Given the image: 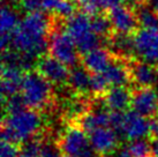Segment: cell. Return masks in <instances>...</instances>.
I'll list each match as a JSON object with an SVG mask.
<instances>
[{
  "instance_id": "cell-1",
  "label": "cell",
  "mask_w": 158,
  "mask_h": 157,
  "mask_svg": "<svg viewBox=\"0 0 158 157\" xmlns=\"http://www.w3.org/2000/svg\"><path fill=\"white\" fill-rule=\"evenodd\" d=\"M54 21L56 16L46 12L28 13L12 32L10 48L36 58L48 53L50 32Z\"/></svg>"
},
{
  "instance_id": "cell-2",
  "label": "cell",
  "mask_w": 158,
  "mask_h": 157,
  "mask_svg": "<svg viewBox=\"0 0 158 157\" xmlns=\"http://www.w3.org/2000/svg\"><path fill=\"white\" fill-rule=\"evenodd\" d=\"M42 112L26 109L4 114L1 122V140L20 144L26 140L34 138L43 132L44 122Z\"/></svg>"
},
{
  "instance_id": "cell-3",
  "label": "cell",
  "mask_w": 158,
  "mask_h": 157,
  "mask_svg": "<svg viewBox=\"0 0 158 157\" xmlns=\"http://www.w3.org/2000/svg\"><path fill=\"white\" fill-rule=\"evenodd\" d=\"M21 94L27 106L30 109L48 112L56 108L54 86L36 68L24 73Z\"/></svg>"
},
{
  "instance_id": "cell-4",
  "label": "cell",
  "mask_w": 158,
  "mask_h": 157,
  "mask_svg": "<svg viewBox=\"0 0 158 157\" xmlns=\"http://www.w3.org/2000/svg\"><path fill=\"white\" fill-rule=\"evenodd\" d=\"M48 53L69 68L81 64V53L74 39L65 28V20L58 16H56L54 26L50 32Z\"/></svg>"
},
{
  "instance_id": "cell-5",
  "label": "cell",
  "mask_w": 158,
  "mask_h": 157,
  "mask_svg": "<svg viewBox=\"0 0 158 157\" xmlns=\"http://www.w3.org/2000/svg\"><path fill=\"white\" fill-rule=\"evenodd\" d=\"M65 28L74 39L81 56L94 49L105 46V42L101 36L92 30L91 15L83 11H77L70 18L65 20Z\"/></svg>"
},
{
  "instance_id": "cell-6",
  "label": "cell",
  "mask_w": 158,
  "mask_h": 157,
  "mask_svg": "<svg viewBox=\"0 0 158 157\" xmlns=\"http://www.w3.org/2000/svg\"><path fill=\"white\" fill-rule=\"evenodd\" d=\"M57 140L65 156L101 157L94 148L88 133L75 124H69L64 128Z\"/></svg>"
},
{
  "instance_id": "cell-7",
  "label": "cell",
  "mask_w": 158,
  "mask_h": 157,
  "mask_svg": "<svg viewBox=\"0 0 158 157\" xmlns=\"http://www.w3.org/2000/svg\"><path fill=\"white\" fill-rule=\"evenodd\" d=\"M136 58L158 66V29L140 28L134 34Z\"/></svg>"
},
{
  "instance_id": "cell-8",
  "label": "cell",
  "mask_w": 158,
  "mask_h": 157,
  "mask_svg": "<svg viewBox=\"0 0 158 157\" xmlns=\"http://www.w3.org/2000/svg\"><path fill=\"white\" fill-rule=\"evenodd\" d=\"M36 70H40L54 86V88L66 86L68 82L70 68L60 60H58L57 58L51 56L50 53H46L38 58Z\"/></svg>"
},
{
  "instance_id": "cell-9",
  "label": "cell",
  "mask_w": 158,
  "mask_h": 157,
  "mask_svg": "<svg viewBox=\"0 0 158 157\" xmlns=\"http://www.w3.org/2000/svg\"><path fill=\"white\" fill-rule=\"evenodd\" d=\"M106 14L112 23L114 32L134 35L141 28L134 8L127 6L126 4L115 6L112 9L107 11Z\"/></svg>"
},
{
  "instance_id": "cell-10",
  "label": "cell",
  "mask_w": 158,
  "mask_h": 157,
  "mask_svg": "<svg viewBox=\"0 0 158 157\" xmlns=\"http://www.w3.org/2000/svg\"><path fill=\"white\" fill-rule=\"evenodd\" d=\"M131 109L149 119L158 117V92L154 87H137L133 89Z\"/></svg>"
},
{
  "instance_id": "cell-11",
  "label": "cell",
  "mask_w": 158,
  "mask_h": 157,
  "mask_svg": "<svg viewBox=\"0 0 158 157\" xmlns=\"http://www.w3.org/2000/svg\"><path fill=\"white\" fill-rule=\"evenodd\" d=\"M132 83L137 87H152L158 83V66L134 58L128 62Z\"/></svg>"
},
{
  "instance_id": "cell-12",
  "label": "cell",
  "mask_w": 158,
  "mask_h": 157,
  "mask_svg": "<svg viewBox=\"0 0 158 157\" xmlns=\"http://www.w3.org/2000/svg\"><path fill=\"white\" fill-rule=\"evenodd\" d=\"M89 138L94 148L101 156H109L113 154L120 146L117 133L112 127H101L97 128L91 133H89Z\"/></svg>"
},
{
  "instance_id": "cell-13",
  "label": "cell",
  "mask_w": 158,
  "mask_h": 157,
  "mask_svg": "<svg viewBox=\"0 0 158 157\" xmlns=\"http://www.w3.org/2000/svg\"><path fill=\"white\" fill-rule=\"evenodd\" d=\"M151 119L136 113L132 109L125 112L123 134L126 140H134L140 138H148L151 135Z\"/></svg>"
},
{
  "instance_id": "cell-14",
  "label": "cell",
  "mask_w": 158,
  "mask_h": 157,
  "mask_svg": "<svg viewBox=\"0 0 158 157\" xmlns=\"http://www.w3.org/2000/svg\"><path fill=\"white\" fill-rule=\"evenodd\" d=\"M24 70L16 66H1V100L21 92Z\"/></svg>"
},
{
  "instance_id": "cell-15",
  "label": "cell",
  "mask_w": 158,
  "mask_h": 157,
  "mask_svg": "<svg viewBox=\"0 0 158 157\" xmlns=\"http://www.w3.org/2000/svg\"><path fill=\"white\" fill-rule=\"evenodd\" d=\"M128 62H129L128 59L113 54V59L111 61V64L103 73L111 87H117V86L128 87L132 83Z\"/></svg>"
},
{
  "instance_id": "cell-16",
  "label": "cell",
  "mask_w": 158,
  "mask_h": 157,
  "mask_svg": "<svg viewBox=\"0 0 158 157\" xmlns=\"http://www.w3.org/2000/svg\"><path fill=\"white\" fill-rule=\"evenodd\" d=\"M113 59V53L107 48H97L81 56V64L91 73H104Z\"/></svg>"
},
{
  "instance_id": "cell-17",
  "label": "cell",
  "mask_w": 158,
  "mask_h": 157,
  "mask_svg": "<svg viewBox=\"0 0 158 157\" xmlns=\"http://www.w3.org/2000/svg\"><path fill=\"white\" fill-rule=\"evenodd\" d=\"M105 48L109 49L114 56L125 58L128 60L136 58L134 35L113 32L107 38Z\"/></svg>"
},
{
  "instance_id": "cell-18",
  "label": "cell",
  "mask_w": 158,
  "mask_h": 157,
  "mask_svg": "<svg viewBox=\"0 0 158 157\" xmlns=\"http://www.w3.org/2000/svg\"><path fill=\"white\" fill-rule=\"evenodd\" d=\"M103 98L110 111H127L132 105L133 90L127 86L111 87L104 94Z\"/></svg>"
},
{
  "instance_id": "cell-19",
  "label": "cell",
  "mask_w": 158,
  "mask_h": 157,
  "mask_svg": "<svg viewBox=\"0 0 158 157\" xmlns=\"http://www.w3.org/2000/svg\"><path fill=\"white\" fill-rule=\"evenodd\" d=\"M90 81H91V73L82 64L70 68L67 84L75 92V95L91 97Z\"/></svg>"
},
{
  "instance_id": "cell-20",
  "label": "cell",
  "mask_w": 158,
  "mask_h": 157,
  "mask_svg": "<svg viewBox=\"0 0 158 157\" xmlns=\"http://www.w3.org/2000/svg\"><path fill=\"white\" fill-rule=\"evenodd\" d=\"M18 9L9 6V5H2L1 7V14H0V31L1 35L5 34H12L16 27L19 26Z\"/></svg>"
},
{
  "instance_id": "cell-21",
  "label": "cell",
  "mask_w": 158,
  "mask_h": 157,
  "mask_svg": "<svg viewBox=\"0 0 158 157\" xmlns=\"http://www.w3.org/2000/svg\"><path fill=\"white\" fill-rule=\"evenodd\" d=\"M91 27H92V30L104 39L106 46L107 38L114 32L112 23H111L106 12H104L103 14L98 13L96 15H91Z\"/></svg>"
},
{
  "instance_id": "cell-22",
  "label": "cell",
  "mask_w": 158,
  "mask_h": 157,
  "mask_svg": "<svg viewBox=\"0 0 158 157\" xmlns=\"http://www.w3.org/2000/svg\"><path fill=\"white\" fill-rule=\"evenodd\" d=\"M141 28L158 29V15L144 4L141 2L134 7Z\"/></svg>"
},
{
  "instance_id": "cell-23",
  "label": "cell",
  "mask_w": 158,
  "mask_h": 157,
  "mask_svg": "<svg viewBox=\"0 0 158 157\" xmlns=\"http://www.w3.org/2000/svg\"><path fill=\"white\" fill-rule=\"evenodd\" d=\"M43 132L38 135L30 138L20 143V156L19 157H40Z\"/></svg>"
},
{
  "instance_id": "cell-24",
  "label": "cell",
  "mask_w": 158,
  "mask_h": 157,
  "mask_svg": "<svg viewBox=\"0 0 158 157\" xmlns=\"http://www.w3.org/2000/svg\"><path fill=\"white\" fill-rule=\"evenodd\" d=\"M58 140L53 139L48 131L43 132L42 147H40V157H64Z\"/></svg>"
},
{
  "instance_id": "cell-25",
  "label": "cell",
  "mask_w": 158,
  "mask_h": 157,
  "mask_svg": "<svg viewBox=\"0 0 158 157\" xmlns=\"http://www.w3.org/2000/svg\"><path fill=\"white\" fill-rule=\"evenodd\" d=\"M133 157H152V144L151 140L147 138L131 140L128 143Z\"/></svg>"
},
{
  "instance_id": "cell-26",
  "label": "cell",
  "mask_w": 158,
  "mask_h": 157,
  "mask_svg": "<svg viewBox=\"0 0 158 157\" xmlns=\"http://www.w3.org/2000/svg\"><path fill=\"white\" fill-rule=\"evenodd\" d=\"M110 84L107 82L103 73H96L91 74V81H90V92L91 97H102L104 96L109 90Z\"/></svg>"
},
{
  "instance_id": "cell-27",
  "label": "cell",
  "mask_w": 158,
  "mask_h": 157,
  "mask_svg": "<svg viewBox=\"0 0 158 157\" xmlns=\"http://www.w3.org/2000/svg\"><path fill=\"white\" fill-rule=\"evenodd\" d=\"M2 104H4L5 114L18 112V111H21V110L28 108L21 92L15 94V95L6 98V100H2Z\"/></svg>"
},
{
  "instance_id": "cell-28",
  "label": "cell",
  "mask_w": 158,
  "mask_h": 157,
  "mask_svg": "<svg viewBox=\"0 0 158 157\" xmlns=\"http://www.w3.org/2000/svg\"><path fill=\"white\" fill-rule=\"evenodd\" d=\"M20 146L18 143L7 142L1 140V157H19Z\"/></svg>"
},
{
  "instance_id": "cell-29",
  "label": "cell",
  "mask_w": 158,
  "mask_h": 157,
  "mask_svg": "<svg viewBox=\"0 0 158 157\" xmlns=\"http://www.w3.org/2000/svg\"><path fill=\"white\" fill-rule=\"evenodd\" d=\"M20 6H21V9L27 13L43 12L42 0H20Z\"/></svg>"
},
{
  "instance_id": "cell-30",
  "label": "cell",
  "mask_w": 158,
  "mask_h": 157,
  "mask_svg": "<svg viewBox=\"0 0 158 157\" xmlns=\"http://www.w3.org/2000/svg\"><path fill=\"white\" fill-rule=\"evenodd\" d=\"M112 155H113V157H133L128 146H119L118 149Z\"/></svg>"
},
{
  "instance_id": "cell-31",
  "label": "cell",
  "mask_w": 158,
  "mask_h": 157,
  "mask_svg": "<svg viewBox=\"0 0 158 157\" xmlns=\"http://www.w3.org/2000/svg\"><path fill=\"white\" fill-rule=\"evenodd\" d=\"M151 136L152 139L158 140V117L152 119L151 121Z\"/></svg>"
},
{
  "instance_id": "cell-32",
  "label": "cell",
  "mask_w": 158,
  "mask_h": 157,
  "mask_svg": "<svg viewBox=\"0 0 158 157\" xmlns=\"http://www.w3.org/2000/svg\"><path fill=\"white\" fill-rule=\"evenodd\" d=\"M143 2L158 15V0H143Z\"/></svg>"
},
{
  "instance_id": "cell-33",
  "label": "cell",
  "mask_w": 158,
  "mask_h": 157,
  "mask_svg": "<svg viewBox=\"0 0 158 157\" xmlns=\"http://www.w3.org/2000/svg\"><path fill=\"white\" fill-rule=\"evenodd\" d=\"M151 144H152V157H158V140L152 139Z\"/></svg>"
},
{
  "instance_id": "cell-34",
  "label": "cell",
  "mask_w": 158,
  "mask_h": 157,
  "mask_svg": "<svg viewBox=\"0 0 158 157\" xmlns=\"http://www.w3.org/2000/svg\"><path fill=\"white\" fill-rule=\"evenodd\" d=\"M64 157H69V156H65V155H64Z\"/></svg>"
},
{
  "instance_id": "cell-35",
  "label": "cell",
  "mask_w": 158,
  "mask_h": 157,
  "mask_svg": "<svg viewBox=\"0 0 158 157\" xmlns=\"http://www.w3.org/2000/svg\"><path fill=\"white\" fill-rule=\"evenodd\" d=\"M101 157H107V156H101Z\"/></svg>"
},
{
  "instance_id": "cell-36",
  "label": "cell",
  "mask_w": 158,
  "mask_h": 157,
  "mask_svg": "<svg viewBox=\"0 0 158 157\" xmlns=\"http://www.w3.org/2000/svg\"><path fill=\"white\" fill-rule=\"evenodd\" d=\"M157 92H158V90H157Z\"/></svg>"
},
{
  "instance_id": "cell-37",
  "label": "cell",
  "mask_w": 158,
  "mask_h": 157,
  "mask_svg": "<svg viewBox=\"0 0 158 157\" xmlns=\"http://www.w3.org/2000/svg\"><path fill=\"white\" fill-rule=\"evenodd\" d=\"M125 1H126V0H125Z\"/></svg>"
}]
</instances>
